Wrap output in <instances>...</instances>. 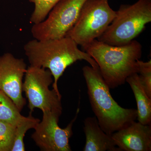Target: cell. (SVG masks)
I'll return each instance as SVG.
<instances>
[{
    "mask_svg": "<svg viewBox=\"0 0 151 151\" xmlns=\"http://www.w3.org/2000/svg\"><path fill=\"white\" fill-rule=\"evenodd\" d=\"M78 45L68 37L57 39H34L24 45V49L31 66L47 68L53 76V89L60 98L58 82L66 68L77 60H85L91 66L99 68L97 63L87 52L78 49Z\"/></svg>",
    "mask_w": 151,
    "mask_h": 151,
    "instance_id": "1",
    "label": "cell"
},
{
    "mask_svg": "<svg viewBox=\"0 0 151 151\" xmlns=\"http://www.w3.org/2000/svg\"><path fill=\"white\" fill-rule=\"evenodd\" d=\"M82 47L97 63L110 89L124 84L127 77L137 72V62L142 54V46L137 41L113 46L95 39Z\"/></svg>",
    "mask_w": 151,
    "mask_h": 151,
    "instance_id": "2",
    "label": "cell"
},
{
    "mask_svg": "<svg viewBox=\"0 0 151 151\" xmlns=\"http://www.w3.org/2000/svg\"><path fill=\"white\" fill-rule=\"evenodd\" d=\"M82 71L92 111L105 133L111 135L136 121L137 109L122 108L115 101L99 68L85 66Z\"/></svg>",
    "mask_w": 151,
    "mask_h": 151,
    "instance_id": "3",
    "label": "cell"
},
{
    "mask_svg": "<svg viewBox=\"0 0 151 151\" xmlns=\"http://www.w3.org/2000/svg\"><path fill=\"white\" fill-rule=\"evenodd\" d=\"M151 22V0H139L133 5H122L97 40L113 46L125 45L134 40Z\"/></svg>",
    "mask_w": 151,
    "mask_h": 151,
    "instance_id": "4",
    "label": "cell"
},
{
    "mask_svg": "<svg viewBox=\"0 0 151 151\" xmlns=\"http://www.w3.org/2000/svg\"><path fill=\"white\" fill-rule=\"evenodd\" d=\"M116 15L108 0H86L77 21L65 37L84 46L100 37Z\"/></svg>",
    "mask_w": 151,
    "mask_h": 151,
    "instance_id": "5",
    "label": "cell"
},
{
    "mask_svg": "<svg viewBox=\"0 0 151 151\" xmlns=\"http://www.w3.org/2000/svg\"><path fill=\"white\" fill-rule=\"evenodd\" d=\"M86 0H60L43 21L34 24L35 39L45 40L65 37L75 25Z\"/></svg>",
    "mask_w": 151,
    "mask_h": 151,
    "instance_id": "6",
    "label": "cell"
},
{
    "mask_svg": "<svg viewBox=\"0 0 151 151\" xmlns=\"http://www.w3.org/2000/svg\"><path fill=\"white\" fill-rule=\"evenodd\" d=\"M22 90L28 100V108L32 113L36 108L42 112L56 111L62 112L61 99L54 90L49 87L53 83L50 70L43 68L31 66L25 73Z\"/></svg>",
    "mask_w": 151,
    "mask_h": 151,
    "instance_id": "7",
    "label": "cell"
},
{
    "mask_svg": "<svg viewBox=\"0 0 151 151\" xmlns=\"http://www.w3.org/2000/svg\"><path fill=\"white\" fill-rule=\"evenodd\" d=\"M77 110L75 118L64 129L58 125L59 117L62 112L56 111L42 112L41 122L38 123L31 137L41 150L71 151L69 139L73 134L72 127L79 112Z\"/></svg>",
    "mask_w": 151,
    "mask_h": 151,
    "instance_id": "8",
    "label": "cell"
},
{
    "mask_svg": "<svg viewBox=\"0 0 151 151\" xmlns=\"http://www.w3.org/2000/svg\"><path fill=\"white\" fill-rule=\"evenodd\" d=\"M27 65L22 58L9 52L0 55V89L13 101L21 111L26 104L22 95V79Z\"/></svg>",
    "mask_w": 151,
    "mask_h": 151,
    "instance_id": "9",
    "label": "cell"
},
{
    "mask_svg": "<svg viewBox=\"0 0 151 151\" xmlns=\"http://www.w3.org/2000/svg\"><path fill=\"white\" fill-rule=\"evenodd\" d=\"M115 145L121 151H150L151 126L132 122L111 134Z\"/></svg>",
    "mask_w": 151,
    "mask_h": 151,
    "instance_id": "10",
    "label": "cell"
},
{
    "mask_svg": "<svg viewBox=\"0 0 151 151\" xmlns=\"http://www.w3.org/2000/svg\"><path fill=\"white\" fill-rule=\"evenodd\" d=\"M86 141L84 151H122L116 146L111 135L101 129L95 117H88L84 122Z\"/></svg>",
    "mask_w": 151,
    "mask_h": 151,
    "instance_id": "11",
    "label": "cell"
},
{
    "mask_svg": "<svg viewBox=\"0 0 151 151\" xmlns=\"http://www.w3.org/2000/svg\"><path fill=\"white\" fill-rule=\"evenodd\" d=\"M126 81L132 88L137 106L138 122L144 125H151V98L146 94L137 73L127 77Z\"/></svg>",
    "mask_w": 151,
    "mask_h": 151,
    "instance_id": "12",
    "label": "cell"
},
{
    "mask_svg": "<svg viewBox=\"0 0 151 151\" xmlns=\"http://www.w3.org/2000/svg\"><path fill=\"white\" fill-rule=\"evenodd\" d=\"M12 99L0 89V121L17 127L25 119Z\"/></svg>",
    "mask_w": 151,
    "mask_h": 151,
    "instance_id": "13",
    "label": "cell"
},
{
    "mask_svg": "<svg viewBox=\"0 0 151 151\" xmlns=\"http://www.w3.org/2000/svg\"><path fill=\"white\" fill-rule=\"evenodd\" d=\"M31 113L29 116L26 117L16 127L13 145L11 151H25L24 138L26 133L30 129L35 128L38 123L40 122L39 119L33 117Z\"/></svg>",
    "mask_w": 151,
    "mask_h": 151,
    "instance_id": "14",
    "label": "cell"
},
{
    "mask_svg": "<svg viewBox=\"0 0 151 151\" xmlns=\"http://www.w3.org/2000/svg\"><path fill=\"white\" fill-rule=\"evenodd\" d=\"M34 3L35 9L30 19L31 22L36 24L43 21L50 12L60 0H29Z\"/></svg>",
    "mask_w": 151,
    "mask_h": 151,
    "instance_id": "15",
    "label": "cell"
},
{
    "mask_svg": "<svg viewBox=\"0 0 151 151\" xmlns=\"http://www.w3.org/2000/svg\"><path fill=\"white\" fill-rule=\"evenodd\" d=\"M16 127L0 121V151H11L13 145Z\"/></svg>",
    "mask_w": 151,
    "mask_h": 151,
    "instance_id": "16",
    "label": "cell"
},
{
    "mask_svg": "<svg viewBox=\"0 0 151 151\" xmlns=\"http://www.w3.org/2000/svg\"><path fill=\"white\" fill-rule=\"evenodd\" d=\"M137 72L140 83L147 96L151 98V60L144 62L138 60Z\"/></svg>",
    "mask_w": 151,
    "mask_h": 151,
    "instance_id": "17",
    "label": "cell"
}]
</instances>
